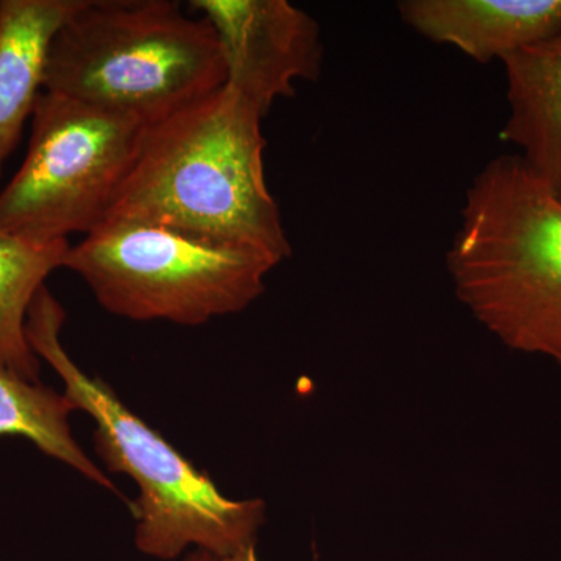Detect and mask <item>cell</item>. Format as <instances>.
Returning a JSON list of instances; mask_svg holds the SVG:
<instances>
[{
  "label": "cell",
  "instance_id": "cell-1",
  "mask_svg": "<svg viewBox=\"0 0 561 561\" xmlns=\"http://www.w3.org/2000/svg\"><path fill=\"white\" fill-rule=\"evenodd\" d=\"M264 117L224 84L147 125L106 220L164 225L279 265L291 249L265 179Z\"/></svg>",
  "mask_w": 561,
  "mask_h": 561
},
{
  "label": "cell",
  "instance_id": "cell-2",
  "mask_svg": "<svg viewBox=\"0 0 561 561\" xmlns=\"http://www.w3.org/2000/svg\"><path fill=\"white\" fill-rule=\"evenodd\" d=\"M448 271L494 337L561 367V195L519 154L493 158L472 180Z\"/></svg>",
  "mask_w": 561,
  "mask_h": 561
},
{
  "label": "cell",
  "instance_id": "cell-3",
  "mask_svg": "<svg viewBox=\"0 0 561 561\" xmlns=\"http://www.w3.org/2000/svg\"><path fill=\"white\" fill-rule=\"evenodd\" d=\"M65 321V309L44 286L28 311L27 341L65 382L73 411L94 420L95 453L111 471L127 474L138 485L139 500L133 505L136 548L154 559L173 560L197 546L224 560L254 546L264 502L225 496L102 379L81 370L62 346Z\"/></svg>",
  "mask_w": 561,
  "mask_h": 561
},
{
  "label": "cell",
  "instance_id": "cell-4",
  "mask_svg": "<svg viewBox=\"0 0 561 561\" xmlns=\"http://www.w3.org/2000/svg\"><path fill=\"white\" fill-rule=\"evenodd\" d=\"M205 18L173 0H83L51 41L44 91L150 125L224 87Z\"/></svg>",
  "mask_w": 561,
  "mask_h": 561
},
{
  "label": "cell",
  "instance_id": "cell-5",
  "mask_svg": "<svg viewBox=\"0 0 561 561\" xmlns=\"http://www.w3.org/2000/svg\"><path fill=\"white\" fill-rule=\"evenodd\" d=\"M275 267L254 250L119 219L103 221L70 245L65 261L114 316L183 327L249 308Z\"/></svg>",
  "mask_w": 561,
  "mask_h": 561
},
{
  "label": "cell",
  "instance_id": "cell-6",
  "mask_svg": "<svg viewBox=\"0 0 561 561\" xmlns=\"http://www.w3.org/2000/svg\"><path fill=\"white\" fill-rule=\"evenodd\" d=\"M146 127L124 114L41 92L25 160L0 191V230L50 243L101 227Z\"/></svg>",
  "mask_w": 561,
  "mask_h": 561
},
{
  "label": "cell",
  "instance_id": "cell-7",
  "mask_svg": "<svg viewBox=\"0 0 561 561\" xmlns=\"http://www.w3.org/2000/svg\"><path fill=\"white\" fill-rule=\"evenodd\" d=\"M190 5L216 31L225 87L264 116L278 99L295 94V81L319 79V24L289 0H192Z\"/></svg>",
  "mask_w": 561,
  "mask_h": 561
},
{
  "label": "cell",
  "instance_id": "cell-8",
  "mask_svg": "<svg viewBox=\"0 0 561 561\" xmlns=\"http://www.w3.org/2000/svg\"><path fill=\"white\" fill-rule=\"evenodd\" d=\"M398 13L424 38L479 62L502 61L561 32V0H404Z\"/></svg>",
  "mask_w": 561,
  "mask_h": 561
},
{
  "label": "cell",
  "instance_id": "cell-9",
  "mask_svg": "<svg viewBox=\"0 0 561 561\" xmlns=\"http://www.w3.org/2000/svg\"><path fill=\"white\" fill-rule=\"evenodd\" d=\"M83 0H0V176L44 91L55 35Z\"/></svg>",
  "mask_w": 561,
  "mask_h": 561
},
{
  "label": "cell",
  "instance_id": "cell-10",
  "mask_svg": "<svg viewBox=\"0 0 561 561\" xmlns=\"http://www.w3.org/2000/svg\"><path fill=\"white\" fill-rule=\"evenodd\" d=\"M508 117L501 139L561 195V32L502 60Z\"/></svg>",
  "mask_w": 561,
  "mask_h": 561
},
{
  "label": "cell",
  "instance_id": "cell-11",
  "mask_svg": "<svg viewBox=\"0 0 561 561\" xmlns=\"http://www.w3.org/2000/svg\"><path fill=\"white\" fill-rule=\"evenodd\" d=\"M69 241L38 243L0 230V364L39 382V357L27 341V316L47 276L65 268Z\"/></svg>",
  "mask_w": 561,
  "mask_h": 561
},
{
  "label": "cell",
  "instance_id": "cell-12",
  "mask_svg": "<svg viewBox=\"0 0 561 561\" xmlns=\"http://www.w3.org/2000/svg\"><path fill=\"white\" fill-rule=\"evenodd\" d=\"M73 412L65 393L41 382L25 381L0 364V437H22L41 453L68 465L103 489L116 491L72 437L69 415Z\"/></svg>",
  "mask_w": 561,
  "mask_h": 561
},
{
  "label": "cell",
  "instance_id": "cell-13",
  "mask_svg": "<svg viewBox=\"0 0 561 561\" xmlns=\"http://www.w3.org/2000/svg\"><path fill=\"white\" fill-rule=\"evenodd\" d=\"M221 561H260L257 560L256 551H254V546H249V548L242 549L234 556L228 557V559H224Z\"/></svg>",
  "mask_w": 561,
  "mask_h": 561
},
{
  "label": "cell",
  "instance_id": "cell-14",
  "mask_svg": "<svg viewBox=\"0 0 561 561\" xmlns=\"http://www.w3.org/2000/svg\"><path fill=\"white\" fill-rule=\"evenodd\" d=\"M184 561H221L219 557L213 556V553L202 551V549H198V551L192 552L190 557H187Z\"/></svg>",
  "mask_w": 561,
  "mask_h": 561
}]
</instances>
